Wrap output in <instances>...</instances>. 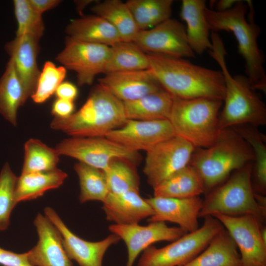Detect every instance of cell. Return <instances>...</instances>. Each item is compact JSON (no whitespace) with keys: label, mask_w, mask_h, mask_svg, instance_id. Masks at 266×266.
I'll list each match as a JSON object with an SVG mask.
<instances>
[{"label":"cell","mask_w":266,"mask_h":266,"mask_svg":"<svg viewBox=\"0 0 266 266\" xmlns=\"http://www.w3.org/2000/svg\"><path fill=\"white\" fill-rule=\"evenodd\" d=\"M149 69L162 87L173 97L206 98L223 101L225 83L221 70L191 63L188 60L148 53Z\"/></svg>","instance_id":"obj_1"},{"label":"cell","mask_w":266,"mask_h":266,"mask_svg":"<svg viewBox=\"0 0 266 266\" xmlns=\"http://www.w3.org/2000/svg\"><path fill=\"white\" fill-rule=\"evenodd\" d=\"M204 13L212 32L225 31L233 33L237 41L239 53L245 62L246 77L251 88L266 93L264 58L257 42L260 28L255 22L252 2L237 0L232 8L223 12L206 7Z\"/></svg>","instance_id":"obj_2"},{"label":"cell","mask_w":266,"mask_h":266,"mask_svg":"<svg viewBox=\"0 0 266 266\" xmlns=\"http://www.w3.org/2000/svg\"><path fill=\"white\" fill-rule=\"evenodd\" d=\"M210 39L212 48L209 53L220 67L225 83L224 105L219 116L220 129L265 125V104L252 89L246 76L231 75L225 61L227 53L219 34L212 32Z\"/></svg>","instance_id":"obj_3"},{"label":"cell","mask_w":266,"mask_h":266,"mask_svg":"<svg viewBox=\"0 0 266 266\" xmlns=\"http://www.w3.org/2000/svg\"><path fill=\"white\" fill-rule=\"evenodd\" d=\"M127 120L123 102L98 84L77 111L66 118L54 117L50 127L73 137H103Z\"/></svg>","instance_id":"obj_4"},{"label":"cell","mask_w":266,"mask_h":266,"mask_svg":"<svg viewBox=\"0 0 266 266\" xmlns=\"http://www.w3.org/2000/svg\"><path fill=\"white\" fill-rule=\"evenodd\" d=\"M254 159L249 144L233 128L221 129L210 146L196 148L189 165L200 175L205 191L222 184L230 174Z\"/></svg>","instance_id":"obj_5"},{"label":"cell","mask_w":266,"mask_h":266,"mask_svg":"<svg viewBox=\"0 0 266 266\" xmlns=\"http://www.w3.org/2000/svg\"><path fill=\"white\" fill-rule=\"evenodd\" d=\"M222 100L173 97L168 120L176 136L195 148H207L216 140L220 129L219 113Z\"/></svg>","instance_id":"obj_6"},{"label":"cell","mask_w":266,"mask_h":266,"mask_svg":"<svg viewBox=\"0 0 266 266\" xmlns=\"http://www.w3.org/2000/svg\"><path fill=\"white\" fill-rule=\"evenodd\" d=\"M264 206L256 198L252 184V165L234 171L225 182L214 188L203 201L199 217L216 213L229 216L251 215L260 220Z\"/></svg>","instance_id":"obj_7"},{"label":"cell","mask_w":266,"mask_h":266,"mask_svg":"<svg viewBox=\"0 0 266 266\" xmlns=\"http://www.w3.org/2000/svg\"><path fill=\"white\" fill-rule=\"evenodd\" d=\"M196 231L186 233L161 248L151 245L145 249L137 266H183L200 253L224 227L215 217L209 216Z\"/></svg>","instance_id":"obj_8"},{"label":"cell","mask_w":266,"mask_h":266,"mask_svg":"<svg viewBox=\"0 0 266 266\" xmlns=\"http://www.w3.org/2000/svg\"><path fill=\"white\" fill-rule=\"evenodd\" d=\"M60 155L105 170L111 161L120 159L136 164L138 152L133 151L105 137H71L62 140L55 148Z\"/></svg>","instance_id":"obj_9"},{"label":"cell","mask_w":266,"mask_h":266,"mask_svg":"<svg viewBox=\"0 0 266 266\" xmlns=\"http://www.w3.org/2000/svg\"><path fill=\"white\" fill-rule=\"evenodd\" d=\"M111 54L110 47L81 41L67 36L63 50L56 60L66 69L75 71L79 86L91 85L104 70Z\"/></svg>","instance_id":"obj_10"},{"label":"cell","mask_w":266,"mask_h":266,"mask_svg":"<svg viewBox=\"0 0 266 266\" xmlns=\"http://www.w3.org/2000/svg\"><path fill=\"white\" fill-rule=\"evenodd\" d=\"M195 148L175 135L146 152L143 173L149 185L155 188L188 166Z\"/></svg>","instance_id":"obj_11"},{"label":"cell","mask_w":266,"mask_h":266,"mask_svg":"<svg viewBox=\"0 0 266 266\" xmlns=\"http://www.w3.org/2000/svg\"><path fill=\"white\" fill-rule=\"evenodd\" d=\"M228 232L238 250L241 266H266V244L261 236L260 220L251 215H212Z\"/></svg>","instance_id":"obj_12"},{"label":"cell","mask_w":266,"mask_h":266,"mask_svg":"<svg viewBox=\"0 0 266 266\" xmlns=\"http://www.w3.org/2000/svg\"><path fill=\"white\" fill-rule=\"evenodd\" d=\"M133 41L148 53L184 59L196 57L188 44L185 26L175 19L169 18L151 29L139 31Z\"/></svg>","instance_id":"obj_13"},{"label":"cell","mask_w":266,"mask_h":266,"mask_svg":"<svg viewBox=\"0 0 266 266\" xmlns=\"http://www.w3.org/2000/svg\"><path fill=\"white\" fill-rule=\"evenodd\" d=\"M175 135L168 120H127L123 126L107 133L103 137L129 150L147 152Z\"/></svg>","instance_id":"obj_14"},{"label":"cell","mask_w":266,"mask_h":266,"mask_svg":"<svg viewBox=\"0 0 266 266\" xmlns=\"http://www.w3.org/2000/svg\"><path fill=\"white\" fill-rule=\"evenodd\" d=\"M44 211L45 215L59 231L68 257L79 266H102L103 257L107 250L121 240L113 233L98 241L84 240L72 232L53 208L46 207Z\"/></svg>","instance_id":"obj_15"},{"label":"cell","mask_w":266,"mask_h":266,"mask_svg":"<svg viewBox=\"0 0 266 266\" xmlns=\"http://www.w3.org/2000/svg\"><path fill=\"white\" fill-rule=\"evenodd\" d=\"M108 230L124 241L127 248L126 266H133L141 252L155 242L173 241L186 233L180 227H170L165 222H149L147 225L112 224Z\"/></svg>","instance_id":"obj_16"},{"label":"cell","mask_w":266,"mask_h":266,"mask_svg":"<svg viewBox=\"0 0 266 266\" xmlns=\"http://www.w3.org/2000/svg\"><path fill=\"white\" fill-rule=\"evenodd\" d=\"M145 199L154 212L149 222L174 223L189 233L199 229L198 218L203 203L199 196L185 199L153 196Z\"/></svg>","instance_id":"obj_17"},{"label":"cell","mask_w":266,"mask_h":266,"mask_svg":"<svg viewBox=\"0 0 266 266\" xmlns=\"http://www.w3.org/2000/svg\"><path fill=\"white\" fill-rule=\"evenodd\" d=\"M33 224L38 241L27 252L30 263L33 266H72L59 231L47 217L38 213Z\"/></svg>","instance_id":"obj_18"},{"label":"cell","mask_w":266,"mask_h":266,"mask_svg":"<svg viewBox=\"0 0 266 266\" xmlns=\"http://www.w3.org/2000/svg\"><path fill=\"white\" fill-rule=\"evenodd\" d=\"M99 82L123 102L134 100L163 89L149 69L107 73Z\"/></svg>","instance_id":"obj_19"},{"label":"cell","mask_w":266,"mask_h":266,"mask_svg":"<svg viewBox=\"0 0 266 266\" xmlns=\"http://www.w3.org/2000/svg\"><path fill=\"white\" fill-rule=\"evenodd\" d=\"M39 39L26 34L5 45V49L14 62L15 68L28 98L34 92L40 73L37 64Z\"/></svg>","instance_id":"obj_20"},{"label":"cell","mask_w":266,"mask_h":266,"mask_svg":"<svg viewBox=\"0 0 266 266\" xmlns=\"http://www.w3.org/2000/svg\"><path fill=\"white\" fill-rule=\"evenodd\" d=\"M102 204L106 220L116 225L138 224L154 214L151 205L137 191L109 193Z\"/></svg>","instance_id":"obj_21"},{"label":"cell","mask_w":266,"mask_h":266,"mask_svg":"<svg viewBox=\"0 0 266 266\" xmlns=\"http://www.w3.org/2000/svg\"><path fill=\"white\" fill-rule=\"evenodd\" d=\"M206 7L203 0L182 1L180 16L186 23L188 43L194 53L199 55L212 48L210 30L204 13Z\"/></svg>","instance_id":"obj_22"},{"label":"cell","mask_w":266,"mask_h":266,"mask_svg":"<svg viewBox=\"0 0 266 266\" xmlns=\"http://www.w3.org/2000/svg\"><path fill=\"white\" fill-rule=\"evenodd\" d=\"M67 36L74 39L108 46L121 41L116 30L97 15H88L72 20L67 26Z\"/></svg>","instance_id":"obj_23"},{"label":"cell","mask_w":266,"mask_h":266,"mask_svg":"<svg viewBox=\"0 0 266 266\" xmlns=\"http://www.w3.org/2000/svg\"><path fill=\"white\" fill-rule=\"evenodd\" d=\"M237 247L223 228L198 256L183 266H241Z\"/></svg>","instance_id":"obj_24"},{"label":"cell","mask_w":266,"mask_h":266,"mask_svg":"<svg viewBox=\"0 0 266 266\" xmlns=\"http://www.w3.org/2000/svg\"><path fill=\"white\" fill-rule=\"evenodd\" d=\"M173 97L164 89L134 100L123 102L127 120H168Z\"/></svg>","instance_id":"obj_25"},{"label":"cell","mask_w":266,"mask_h":266,"mask_svg":"<svg viewBox=\"0 0 266 266\" xmlns=\"http://www.w3.org/2000/svg\"><path fill=\"white\" fill-rule=\"evenodd\" d=\"M67 174L58 168L49 171L21 173L15 190L16 203L36 199L48 190L61 186Z\"/></svg>","instance_id":"obj_26"},{"label":"cell","mask_w":266,"mask_h":266,"mask_svg":"<svg viewBox=\"0 0 266 266\" xmlns=\"http://www.w3.org/2000/svg\"><path fill=\"white\" fill-rule=\"evenodd\" d=\"M154 197L178 199L199 197L205 192L203 181L188 165L153 188Z\"/></svg>","instance_id":"obj_27"},{"label":"cell","mask_w":266,"mask_h":266,"mask_svg":"<svg viewBox=\"0 0 266 266\" xmlns=\"http://www.w3.org/2000/svg\"><path fill=\"white\" fill-rule=\"evenodd\" d=\"M27 100L13 61L10 58L0 78V114L12 125L16 126L18 109Z\"/></svg>","instance_id":"obj_28"},{"label":"cell","mask_w":266,"mask_h":266,"mask_svg":"<svg viewBox=\"0 0 266 266\" xmlns=\"http://www.w3.org/2000/svg\"><path fill=\"white\" fill-rule=\"evenodd\" d=\"M91 10L113 26L122 41H133L139 31L126 2L106 0L93 6Z\"/></svg>","instance_id":"obj_29"},{"label":"cell","mask_w":266,"mask_h":266,"mask_svg":"<svg viewBox=\"0 0 266 266\" xmlns=\"http://www.w3.org/2000/svg\"><path fill=\"white\" fill-rule=\"evenodd\" d=\"M111 54L104 73L147 69V54L133 41H120L110 46Z\"/></svg>","instance_id":"obj_30"},{"label":"cell","mask_w":266,"mask_h":266,"mask_svg":"<svg viewBox=\"0 0 266 266\" xmlns=\"http://www.w3.org/2000/svg\"><path fill=\"white\" fill-rule=\"evenodd\" d=\"M172 0H129L126 3L139 31L151 29L169 19Z\"/></svg>","instance_id":"obj_31"},{"label":"cell","mask_w":266,"mask_h":266,"mask_svg":"<svg viewBox=\"0 0 266 266\" xmlns=\"http://www.w3.org/2000/svg\"><path fill=\"white\" fill-rule=\"evenodd\" d=\"M74 169L79 181L80 202H102L109 193L104 171L79 162L75 164Z\"/></svg>","instance_id":"obj_32"},{"label":"cell","mask_w":266,"mask_h":266,"mask_svg":"<svg viewBox=\"0 0 266 266\" xmlns=\"http://www.w3.org/2000/svg\"><path fill=\"white\" fill-rule=\"evenodd\" d=\"M249 144L254 157L252 165L256 186L264 193L266 189V136L257 128L250 125H241L233 128Z\"/></svg>","instance_id":"obj_33"},{"label":"cell","mask_w":266,"mask_h":266,"mask_svg":"<svg viewBox=\"0 0 266 266\" xmlns=\"http://www.w3.org/2000/svg\"><path fill=\"white\" fill-rule=\"evenodd\" d=\"M134 165L130 161L120 159L110 162L104 170L109 193L139 192V178Z\"/></svg>","instance_id":"obj_34"},{"label":"cell","mask_w":266,"mask_h":266,"mask_svg":"<svg viewBox=\"0 0 266 266\" xmlns=\"http://www.w3.org/2000/svg\"><path fill=\"white\" fill-rule=\"evenodd\" d=\"M60 155L38 139L31 138L24 145L21 173L49 171L57 168Z\"/></svg>","instance_id":"obj_35"},{"label":"cell","mask_w":266,"mask_h":266,"mask_svg":"<svg viewBox=\"0 0 266 266\" xmlns=\"http://www.w3.org/2000/svg\"><path fill=\"white\" fill-rule=\"evenodd\" d=\"M13 6L17 22L16 37L30 34L40 39L44 31L42 15L33 8L29 0H14Z\"/></svg>","instance_id":"obj_36"},{"label":"cell","mask_w":266,"mask_h":266,"mask_svg":"<svg viewBox=\"0 0 266 266\" xmlns=\"http://www.w3.org/2000/svg\"><path fill=\"white\" fill-rule=\"evenodd\" d=\"M66 74V69L57 66L51 62H46L40 72L35 90L31 98L36 103L46 101L55 93L58 87L63 82Z\"/></svg>","instance_id":"obj_37"},{"label":"cell","mask_w":266,"mask_h":266,"mask_svg":"<svg viewBox=\"0 0 266 266\" xmlns=\"http://www.w3.org/2000/svg\"><path fill=\"white\" fill-rule=\"evenodd\" d=\"M17 177L6 163L0 173V231L6 230L16 202L15 190Z\"/></svg>","instance_id":"obj_38"},{"label":"cell","mask_w":266,"mask_h":266,"mask_svg":"<svg viewBox=\"0 0 266 266\" xmlns=\"http://www.w3.org/2000/svg\"><path fill=\"white\" fill-rule=\"evenodd\" d=\"M0 265L3 266H33L29 261L27 252L18 254L1 247Z\"/></svg>","instance_id":"obj_39"},{"label":"cell","mask_w":266,"mask_h":266,"mask_svg":"<svg viewBox=\"0 0 266 266\" xmlns=\"http://www.w3.org/2000/svg\"><path fill=\"white\" fill-rule=\"evenodd\" d=\"M74 110L73 101L57 98L53 103L51 113L55 117L66 118L73 113Z\"/></svg>","instance_id":"obj_40"},{"label":"cell","mask_w":266,"mask_h":266,"mask_svg":"<svg viewBox=\"0 0 266 266\" xmlns=\"http://www.w3.org/2000/svg\"><path fill=\"white\" fill-rule=\"evenodd\" d=\"M55 93L59 99L74 101L77 96L78 90L72 83L65 81L60 84Z\"/></svg>","instance_id":"obj_41"},{"label":"cell","mask_w":266,"mask_h":266,"mask_svg":"<svg viewBox=\"0 0 266 266\" xmlns=\"http://www.w3.org/2000/svg\"><path fill=\"white\" fill-rule=\"evenodd\" d=\"M33 8L39 14L50 10L58 6L61 2L60 0H29Z\"/></svg>","instance_id":"obj_42"},{"label":"cell","mask_w":266,"mask_h":266,"mask_svg":"<svg viewBox=\"0 0 266 266\" xmlns=\"http://www.w3.org/2000/svg\"><path fill=\"white\" fill-rule=\"evenodd\" d=\"M237 0H220L215 2V11L223 12L232 8Z\"/></svg>","instance_id":"obj_43"},{"label":"cell","mask_w":266,"mask_h":266,"mask_svg":"<svg viewBox=\"0 0 266 266\" xmlns=\"http://www.w3.org/2000/svg\"><path fill=\"white\" fill-rule=\"evenodd\" d=\"M92 1H93V0H76L74 1V3L75 4L77 11L80 13H82V11L86 7V6L89 4L90 3L92 2Z\"/></svg>","instance_id":"obj_44"},{"label":"cell","mask_w":266,"mask_h":266,"mask_svg":"<svg viewBox=\"0 0 266 266\" xmlns=\"http://www.w3.org/2000/svg\"><path fill=\"white\" fill-rule=\"evenodd\" d=\"M261 236L264 242L266 244V229H261Z\"/></svg>","instance_id":"obj_45"}]
</instances>
